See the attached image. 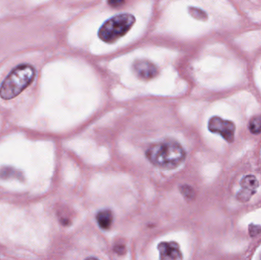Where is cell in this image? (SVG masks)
Masks as SVG:
<instances>
[{
  "label": "cell",
  "mask_w": 261,
  "mask_h": 260,
  "mask_svg": "<svg viewBox=\"0 0 261 260\" xmlns=\"http://www.w3.org/2000/svg\"><path fill=\"white\" fill-rule=\"evenodd\" d=\"M147 158L152 164L164 169L177 167L186 158V152L179 143L165 140L155 143L148 148Z\"/></svg>",
  "instance_id": "6da1fadb"
},
{
  "label": "cell",
  "mask_w": 261,
  "mask_h": 260,
  "mask_svg": "<svg viewBox=\"0 0 261 260\" xmlns=\"http://www.w3.org/2000/svg\"><path fill=\"white\" fill-rule=\"evenodd\" d=\"M36 76V71L32 65L23 63L10 72L0 86V97L10 100L22 93L32 84Z\"/></svg>",
  "instance_id": "7a4b0ae2"
},
{
  "label": "cell",
  "mask_w": 261,
  "mask_h": 260,
  "mask_svg": "<svg viewBox=\"0 0 261 260\" xmlns=\"http://www.w3.org/2000/svg\"><path fill=\"white\" fill-rule=\"evenodd\" d=\"M136 22L133 15H118L109 19L99 29V36L105 42L112 43L124 36Z\"/></svg>",
  "instance_id": "3957f363"
},
{
  "label": "cell",
  "mask_w": 261,
  "mask_h": 260,
  "mask_svg": "<svg viewBox=\"0 0 261 260\" xmlns=\"http://www.w3.org/2000/svg\"><path fill=\"white\" fill-rule=\"evenodd\" d=\"M209 129L213 133L219 134L228 143L234 141L235 125L231 121L213 117L209 121Z\"/></svg>",
  "instance_id": "277c9868"
},
{
  "label": "cell",
  "mask_w": 261,
  "mask_h": 260,
  "mask_svg": "<svg viewBox=\"0 0 261 260\" xmlns=\"http://www.w3.org/2000/svg\"><path fill=\"white\" fill-rule=\"evenodd\" d=\"M241 185L242 189L239 191L237 198L240 202H247L256 193L259 187V182L255 176L248 175L241 180Z\"/></svg>",
  "instance_id": "5b68a950"
},
{
  "label": "cell",
  "mask_w": 261,
  "mask_h": 260,
  "mask_svg": "<svg viewBox=\"0 0 261 260\" xmlns=\"http://www.w3.org/2000/svg\"><path fill=\"white\" fill-rule=\"evenodd\" d=\"M160 258L164 260H178L182 258L179 244L176 242H163L158 246Z\"/></svg>",
  "instance_id": "8992f818"
},
{
  "label": "cell",
  "mask_w": 261,
  "mask_h": 260,
  "mask_svg": "<svg viewBox=\"0 0 261 260\" xmlns=\"http://www.w3.org/2000/svg\"><path fill=\"white\" fill-rule=\"evenodd\" d=\"M134 69L139 77L145 80L153 78L158 73V69L154 63L145 60L136 61Z\"/></svg>",
  "instance_id": "52a82bcc"
},
{
  "label": "cell",
  "mask_w": 261,
  "mask_h": 260,
  "mask_svg": "<svg viewBox=\"0 0 261 260\" xmlns=\"http://www.w3.org/2000/svg\"><path fill=\"white\" fill-rule=\"evenodd\" d=\"M96 220L101 228L108 230L112 225L113 221L112 212L109 210L101 211L98 213Z\"/></svg>",
  "instance_id": "ba28073f"
},
{
  "label": "cell",
  "mask_w": 261,
  "mask_h": 260,
  "mask_svg": "<svg viewBox=\"0 0 261 260\" xmlns=\"http://www.w3.org/2000/svg\"><path fill=\"white\" fill-rule=\"evenodd\" d=\"M249 129L251 133L256 135L261 132V115L260 116L255 117L250 120L249 123Z\"/></svg>",
  "instance_id": "9c48e42d"
},
{
  "label": "cell",
  "mask_w": 261,
  "mask_h": 260,
  "mask_svg": "<svg viewBox=\"0 0 261 260\" xmlns=\"http://www.w3.org/2000/svg\"><path fill=\"white\" fill-rule=\"evenodd\" d=\"M180 191L182 194L187 198V199H192L194 196V191L189 185H182L180 187Z\"/></svg>",
  "instance_id": "30bf717a"
},
{
  "label": "cell",
  "mask_w": 261,
  "mask_h": 260,
  "mask_svg": "<svg viewBox=\"0 0 261 260\" xmlns=\"http://www.w3.org/2000/svg\"><path fill=\"white\" fill-rule=\"evenodd\" d=\"M260 232L261 227H259V226L253 225V224H250L249 226V234H250L251 237H254V236L257 235Z\"/></svg>",
  "instance_id": "8fae6325"
},
{
  "label": "cell",
  "mask_w": 261,
  "mask_h": 260,
  "mask_svg": "<svg viewBox=\"0 0 261 260\" xmlns=\"http://www.w3.org/2000/svg\"><path fill=\"white\" fill-rule=\"evenodd\" d=\"M124 0H109V5L113 7H118L124 4Z\"/></svg>",
  "instance_id": "7c38bea8"
}]
</instances>
